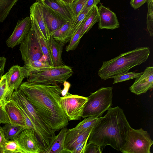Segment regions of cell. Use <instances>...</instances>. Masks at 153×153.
Here are the masks:
<instances>
[{
	"label": "cell",
	"instance_id": "1",
	"mask_svg": "<svg viewBox=\"0 0 153 153\" xmlns=\"http://www.w3.org/2000/svg\"><path fill=\"white\" fill-rule=\"evenodd\" d=\"M20 89L39 115L55 132L69 124L60 102L62 90L58 85L22 83Z\"/></svg>",
	"mask_w": 153,
	"mask_h": 153
},
{
	"label": "cell",
	"instance_id": "2",
	"mask_svg": "<svg viewBox=\"0 0 153 153\" xmlns=\"http://www.w3.org/2000/svg\"><path fill=\"white\" fill-rule=\"evenodd\" d=\"M131 127L123 109L111 107L94 126L88 143L98 146L102 152L108 145L120 151Z\"/></svg>",
	"mask_w": 153,
	"mask_h": 153
},
{
	"label": "cell",
	"instance_id": "3",
	"mask_svg": "<svg viewBox=\"0 0 153 153\" xmlns=\"http://www.w3.org/2000/svg\"><path fill=\"white\" fill-rule=\"evenodd\" d=\"M150 52L147 47H137L121 53L109 60L103 61L98 71L102 79L106 80L116 75L127 72L133 67L145 62Z\"/></svg>",
	"mask_w": 153,
	"mask_h": 153
},
{
	"label": "cell",
	"instance_id": "4",
	"mask_svg": "<svg viewBox=\"0 0 153 153\" xmlns=\"http://www.w3.org/2000/svg\"><path fill=\"white\" fill-rule=\"evenodd\" d=\"M11 99L27 114L31 121L37 137L43 146L45 152L51 147L56 135L19 89L13 92Z\"/></svg>",
	"mask_w": 153,
	"mask_h": 153
},
{
	"label": "cell",
	"instance_id": "5",
	"mask_svg": "<svg viewBox=\"0 0 153 153\" xmlns=\"http://www.w3.org/2000/svg\"><path fill=\"white\" fill-rule=\"evenodd\" d=\"M113 87H101L91 93L84 108L82 117H101L112 105Z\"/></svg>",
	"mask_w": 153,
	"mask_h": 153
},
{
	"label": "cell",
	"instance_id": "6",
	"mask_svg": "<svg viewBox=\"0 0 153 153\" xmlns=\"http://www.w3.org/2000/svg\"><path fill=\"white\" fill-rule=\"evenodd\" d=\"M73 74L72 69L68 65L52 66L45 70L31 74L27 81L41 84L58 85L66 81Z\"/></svg>",
	"mask_w": 153,
	"mask_h": 153
},
{
	"label": "cell",
	"instance_id": "7",
	"mask_svg": "<svg viewBox=\"0 0 153 153\" xmlns=\"http://www.w3.org/2000/svg\"><path fill=\"white\" fill-rule=\"evenodd\" d=\"M153 141L147 131L142 128L129 129L125 142L120 151L123 153H151Z\"/></svg>",
	"mask_w": 153,
	"mask_h": 153
},
{
	"label": "cell",
	"instance_id": "8",
	"mask_svg": "<svg viewBox=\"0 0 153 153\" xmlns=\"http://www.w3.org/2000/svg\"><path fill=\"white\" fill-rule=\"evenodd\" d=\"M20 45L19 50L25 64L38 60L47 62L44 56L36 34L31 28Z\"/></svg>",
	"mask_w": 153,
	"mask_h": 153
},
{
	"label": "cell",
	"instance_id": "9",
	"mask_svg": "<svg viewBox=\"0 0 153 153\" xmlns=\"http://www.w3.org/2000/svg\"><path fill=\"white\" fill-rule=\"evenodd\" d=\"M87 97L67 92L61 97L60 102L69 121L79 120L82 117L84 106L88 100Z\"/></svg>",
	"mask_w": 153,
	"mask_h": 153
},
{
	"label": "cell",
	"instance_id": "10",
	"mask_svg": "<svg viewBox=\"0 0 153 153\" xmlns=\"http://www.w3.org/2000/svg\"><path fill=\"white\" fill-rule=\"evenodd\" d=\"M16 140L25 153H45L44 148L35 131L26 128L20 133Z\"/></svg>",
	"mask_w": 153,
	"mask_h": 153
},
{
	"label": "cell",
	"instance_id": "11",
	"mask_svg": "<svg viewBox=\"0 0 153 153\" xmlns=\"http://www.w3.org/2000/svg\"><path fill=\"white\" fill-rule=\"evenodd\" d=\"M31 27L30 17L19 20L13 33L6 41L7 46L13 48L20 44L28 33Z\"/></svg>",
	"mask_w": 153,
	"mask_h": 153
},
{
	"label": "cell",
	"instance_id": "12",
	"mask_svg": "<svg viewBox=\"0 0 153 153\" xmlns=\"http://www.w3.org/2000/svg\"><path fill=\"white\" fill-rule=\"evenodd\" d=\"M153 88V67H147L142 74L135 78L133 84L129 87L130 91L138 95L146 93Z\"/></svg>",
	"mask_w": 153,
	"mask_h": 153
},
{
	"label": "cell",
	"instance_id": "13",
	"mask_svg": "<svg viewBox=\"0 0 153 153\" xmlns=\"http://www.w3.org/2000/svg\"><path fill=\"white\" fill-rule=\"evenodd\" d=\"M37 1L40 8L43 17L50 35L51 33L60 28L67 21L45 5L41 1Z\"/></svg>",
	"mask_w": 153,
	"mask_h": 153
},
{
	"label": "cell",
	"instance_id": "14",
	"mask_svg": "<svg viewBox=\"0 0 153 153\" xmlns=\"http://www.w3.org/2000/svg\"><path fill=\"white\" fill-rule=\"evenodd\" d=\"M5 74L8 86V100L11 99L14 91L19 88L25 76L23 66L18 65L12 66Z\"/></svg>",
	"mask_w": 153,
	"mask_h": 153
},
{
	"label": "cell",
	"instance_id": "15",
	"mask_svg": "<svg viewBox=\"0 0 153 153\" xmlns=\"http://www.w3.org/2000/svg\"><path fill=\"white\" fill-rule=\"evenodd\" d=\"M99 12L98 28L113 30L120 27V23L115 13L100 4Z\"/></svg>",
	"mask_w": 153,
	"mask_h": 153
},
{
	"label": "cell",
	"instance_id": "16",
	"mask_svg": "<svg viewBox=\"0 0 153 153\" xmlns=\"http://www.w3.org/2000/svg\"><path fill=\"white\" fill-rule=\"evenodd\" d=\"M30 11L31 21L35 24L42 36L48 42L51 38L50 34L44 19L40 8L37 1L31 5Z\"/></svg>",
	"mask_w": 153,
	"mask_h": 153
},
{
	"label": "cell",
	"instance_id": "17",
	"mask_svg": "<svg viewBox=\"0 0 153 153\" xmlns=\"http://www.w3.org/2000/svg\"><path fill=\"white\" fill-rule=\"evenodd\" d=\"M42 1L67 21L73 22L75 19L71 4H66L61 0H44Z\"/></svg>",
	"mask_w": 153,
	"mask_h": 153
},
{
	"label": "cell",
	"instance_id": "18",
	"mask_svg": "<svg viewBox=\"0 0 153 153\" xmlns=\"http://www.w3.org/2000/svg\"><path fill=\"white\" fill-rule=\"evenodd\" d=\"M5 108L10 123L14 125L27 128L22 113L13 100L10 99L5 101Z\"/></svg>",
	"mask_w": 153,
	"mask_h": 153
},
{
	"label": "cell",
	"instance_id": "19",
	"mask_svg": "<svg viewBox=\"0 0 153 153\" xmlns=\"http://www.w3.org/2000/svg\"><path fill=\"white\" fill-rule=\"evenodd\" d=\"M48 43L53 66H58L64 65L62 59L64 45L57 42L51 37Z\"/></svg>",
	"mask_w": 153,
	"mask_h": 153
},
{
	"label": "cell",
	"instance_id": "20",
	"mask_svg": "<svg viewBox=\"0 0 153 153\" xmlns=\"http://www.w3.org/2000/svg\"><path fill=\"white\" fill-rule=\"evenodd\" d=\"M68 128L66 127L61 129L49 149L45 153H71L65 147L66 134Z\"/></svg>",
	"mask_w": 153,
	"mask_h": 153
},
{
	"label": "cell",
	"instance_id": "21",
	"mask_svg": "<svg viewBox=\"0 0 153 153\" xmlns=\"http://www.w3.org/2000/svg\"><path fill=\"white\" fill-rule=\"evenodd\" d=\"M72 22L67 21L63 25L51 34V37L64 45L70 39V33Z\"/></svg>",
	"mask_w": 153,
	"mask_h": 153
},
{
	"label": "cell",
	"instance_id": "22",
	"mask_svg": "<svg viewBox=\"0 0 153 153\" xmlns=\"http://www.w3.org/2000/svg\"><path fill=\"white\" fill-rule=\"evenodd\" d=\"M52 66L47 62L38 60L25 64L23 67L25 78H28L31 74L45 70Z\"/></svg>",
	"mask_w": 153,
	"mask_h": 153
},
{
	"label": "cell",
	"instance_id": "23",
	"mask_svg": "<svg viewBox=\"0 0 153 153\" xmlns=\"http://www.w3.org/2000/svg\"><path fill=\"white\" fill-rule=\"evenodd\" d=\"M93 127H90L70 138L65 139V149L71 153L72 150L76 145L89 137Z\"/></svg>",
	"mask_w": 153,
	"mask_h": 153
},
{
	"label": "cell",
	"instance_id": "24",
	"mask_svg": "<svg viewBox=\"0 0 153 153\" xmlns=\"http://www.w3.org/2000/svg\"><path fill=\"white\" fill-rule=\"evenodd\" d=\"M99 18L98 7L97 5L94 6L89 13L83 23L81 34L82 37L99 21Z\"/></svg>",
	"mask_w": 153,
	"mask_h": 153
},
{
	"label": "cell",
	"instance_id": "25",
	"mask_svg": "<svg viewBox=\"0 0 153 153\" xmlns=\"http://www.w3.org/2000/svg\"><path fill=\"white\" fill-rule=\"evenodd\" d=\"M31 28L35 32L38 38L44 56L49 65L51 66H53L48 42L42 36L35 24L31 21Z\"/></svg>",
	"mask_w": 153,
	"mask_h": 153
},
{
	"label": "cell",
	"instance_id": "26",
	"mask_svg": "<svg viewBox=\"0 0 153 153\" xmlns=\"http://www.w3.org/2000/svg\"><path fill=\"white\" fill-rule=\"evenodd\" d=\"M2 127L7 140H16L20 133L26 128L13 125L10 123H6Z\"/></svg>",
	"mask_w": 153,
	"mask_h": 153
},
{
	"label": "cell",
	"instance_id": "27",
	"mask_svg": "<svg viewBox=\"0 0 153 153\" xmlns=\"http://www.w3.org/2000/svg\"><path fill=\"white\" fill-rule=\"evenodd\" d=\"M19 0H0V23L7 17L13 7Z\"/></svg>",
	"mask_w": 153,
	"mask_h": 153
},
{
	"label": "cell",
	"instance_id": "28",
	"mask_svg": "<svg viewBox=\"0 0 153 153\" xmlns=\"http://www.w3.org/2000/svg\"><path fill=\"white\" fill-rule=\"evenodd\" d=\"M4 153H25L18 141L6 140L2 145Z\"/></svg>",
	"mask_w": 153,
	"mask_h": 153
},
{
	"label": "cell",
	"instance_id": "29",
	"mask_svg": "<svg viewBox=\"0 0 153 153\" xmlns=\"http://www.w3.org/2000/svg\"><path fill=\"white\" fill-rule=\"evenodd\" d=\"M86 18L83 21L78 29L71 37L69 41V44L67 46L65 49L66 51L68 52L74 50L76 49L78 46L82 38L81 34L82 29L83 23Z\"/></svg>",
	"mask_w": 153,
	"mask_h": 153
},
{
	"label": "cell",
	"instance_id": "30",
	"mask_svg": "<svg viewBox=\"0 0 153 153\" xmlns=\"http://www.w3.org/2000/svg\"><path fill=\"white\" fill-rule=\"evenodd\" d=\"M92 8V7L88 8H83L79 15L72 22L70 33V38L71 36L78 29Z\"/></svg>",
	"mask_w": 153,
	"mask_h": 153
},
{
	"label": "cell",
	"instance_id": "31",
	"mask_svg": "<svg viewBox=\"0 0 153 153\" xmlns=\"http://www.w3.org/2000/svg\"><path fill=\"white\" fill-rule=\"evenodd\" d=\"M143 72L140 73H136L134 72H126L119 74L111 77L114 79L113 83L115 84L118 82L136 78L140 76Z\"/></svg>",
	"mask_w": 153,
	"mask_h": 153
},
{
	"label": "cell",
	"instance_id": "32",
	"mask_svg": "<svg viewBox=\"0 0 153 153\" xmlns=\"http://www.w3.org/2000/svg\"><path fill=\"white\" fill-rule=\"evenodd\" d=\"M148 12L146 18L147 28L150 36H153V0L147 1Z\"/></svg>",
	"mask_w": 153,
	"mask_h": 153
},
{
	"label": "cell",
	"instance_id": "33",
	"mask_svg": "<svg viewBox=\"0 0 153 153\" xmlns=\"http://www.w3.org/2000/svg\"><path fill=\"white\" fill-rule=\"evenodd\" d=\"M8 86L6 74L0 80V101L7 100Z\"/></svg>",
	"mask_w": 153,
	"mask_h": 153
},
{
	"label": "cell",
	"instance_id": "34",
	"mask_svg": "<svg viewBox=\"0 0 153 153\" xmlns=\"http://www.w3.org/2000/svg\"><path fill=\"white\" fill-rule=\"evenodd\" d=\"M87 1L88 0H76L71 4L75 19L83 8Z\"/></svg>",
	"mask_w": 153,
	"mask_h": 153
},
{
	"label": "cell",
	"instance_id": "35",
	"mask_svg": "<svg viewBox=\"0 0 153 153\" xmlns=\"http://www.w3.org/2000/svg\"><path fill=\"white\" fill-rule=\"evenodd\" d=\"M5 102L4 101H0V123L4 124L10 123L5 110Z\"/></svg>",
	"mask_w": 153,
	"mask_h": 153
},
{
	"label": "cell",
	"instance_id": "36",
	"mask_svg": "<svg viewBox=\"0 0 153 153\" xmlns=\"http://www.w3.org/2000/svg\"><path fill=\"white\" fill-rule=\"evenodd\" d=\"M100 147L96 145L88 143L86 146L84 153H101Z\"/></svg>",
	"mask_w": 153,
	"mask_h": 153
},
{
	"label": "cell",
	"instance_id": "37",
	"mask_svg": "<svg viewBox=\"0 0 153 153\" xmlns=\"http://www.w3.org/2000/svg\"><path fill=\"white\" fill-rule=\"evenodd\" d=\"M88 138L76 145L71 151V153H84Z\"/></svg>",
	"mask_w": 153,
	"mask_h": 153
},
{
	"label": "cell",
	"instance_id": "38",
	"mask_svg": "<svg viewBox=\"0 0 153 153\" xmlns=\"http://www.w3.org/2000/svg\"><path fill=\"white\" fill-rule=\"evenodd\" d=\"M148 0H131L130 4L131 6L135 10L140 7Z\"/></svg>",
	"mask_w": 153,
	"mask_h": 153
},
{
	"label": "cell",
	"instance_id": "39",
	"mask_svg": "<svg viewBox=\"0 0 153 153\" xmlns=\"http://www.w3.org/2000/svg\"><path fill=\"white\" fill-rule=\"evenodd\" d=\"M6 61V59L5 57L1 56L0 57V80L4 73Z\"/></svg>",
	"mask_w": 153,
	"mask_h": 153
},
{
	"label": "cell",
	"instance_id": "40",
	"mask_svg": "<svg viewBox=\"0 0 153 153\" xmlns=\"http://www.w3.org/2000/svg\"><path fill=\"white\" fill-rule=\"evenodd\" d=\"M64 88L62 90L61 92L62 97H64L65 96L67 93L68 92V91L71 87V84L68 82L66 81H65L63 83Z\"/></svg>",
	"mask_w": 153,
	"mask_h": 153
},
{
	"label": "cell",
	"instance_id": "41",
	"mask_svg": "<svg viewBox=\"0 0 153 153\" xmlns=\"http://www.w3.org/2000/svg\"><path fill=\"white\" fill-rule=\"evenodd\" d=\"M100 0H88L84 8H91L94 6L97 5L100 2Z\"/></svg>",
	"mask_w": 153,
	"mask_h": 153
},
{
	"label": "cell",
	"instance_id": "42",
	"mask_svg": "<svg viewBox=\"0 0 153 153\" xmlns=\"http://www.w3.org/2000/svg\"><path fill=\"white\" fill-rule=\"evenodd\" d=\"M6 140L2 127L0 126V146H2L3 144Z\"/></svg>",
	"mask_w": 153,
	"mask_h": 153
},
{
	"label": "cell",
	"instance_id": "43",
	"mask_svg": "<svg viewBox=\"0 0 153 153\" xmlns=\"http://www.w3.org/2000/svg\"><path fill=\"white\" fill-rule=\"evenodd\" d=\"M65 3L68 4H71L74 1V0H61Z\"/></svg>",
	"mask_w": 153,
	"mask_h": 153
},
{
	"label": "cell",
	"instance_id": "44",
	"mask_svg": "<svg viewBox=\"0 0 153 153\" xmlns=\"http://www.w3.org/2000/svg\"><path fill=\"white\" fill-rule=\"evenodd\" d=\"M0 153H4L3 147L1 146H0Z\"/></svg>",
	"mask_w": 153,
	"mask_h": 153
},
{
	"label": "cell",
	"instance_id": "45",
	"mask_svg": "<svg viewBox=\"0 0 153 153\" xmlns=\"http://www.w3.org/2000/svg\"><path fill=\"white\" fill-rule=\"evenodd\" d=\"M43 0H38V1H42Z\"/></svg>",
	"mask_w": 153,
	"mask_h": 153
},
{
	"label": "cell",
	"instance_id": "46",
	"mask_svg": "<svg viewBox=\"0 0 153 153\" xmlns=\"http://www.w3.org/2000/svg\"><path fill=\"white\" fill-rule=\"evenodd\" d=\"M74 0V1H76V0Z\"/></svg>",
	"mask_w": 153,
	"mask_h": 153
},
{
	"label": "cell",
	"instance_id": "47",
	"mask_svg": "<svg viewBox=\"0 0 153 153\" xmlns=\"http://www.w3.org/2000/svg\"><path fill=\"white\" fill-rule=\"evenodd\" d=\"M0 124H1V123H0Z\"/></svg>",
	"mask_w": 153,
	"mask_h": 153
}]
</instances>
